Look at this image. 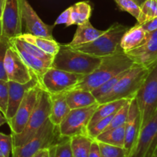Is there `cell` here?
<instances>
[{
	"label": "cell",
	"instance_id": "1",
	"mask_svg": "<svg viewBox=\"0 0 157 157\" xmlns=\"http://www.w3.org/2000/svg\"><path fill=\"white\" fill-rule=\"evenodd\" d=\"M133 64L132 59L123 51L102 58L99 66L93 72L84 76L73 89L92 91L114 76L129 69Z\"/></svg>",
	"mask_w": 157,
	"mask_h": 157
},
{
	"label": "cell",
	"instance_id": "2",
	"mask_svg": "<svg viewBox=\"0 0 157 157\" xmlns=\"http://www.w3.org/2000/svg\"><path fill=\"white\" fill-rule=\"evenodd\" d=\"M101 61L99 57L80 52L68 44H59V49L52 59V67L86 76L93 72Z\"/></svg>",
	"mask_w": 157,
	"mask_h": 157
},
{
	"label": "cell",
	"instance_id": "3",
	"mask_svg": "<svg viewBox=\"0 0 157 157\" xmlns=\"http://www.w3.org/2000/svg\"><path fill=\"white\" fill-rule=\"evenodd\" d=\"M129 28L119 23H114L93 41L72 48L99 58L110 56L123 51L120 47V42L123 35Z\"/></svg>",
	"mask_w": 157,
	"mask_h": 157
},
{
	"label": "cell",
	"instance_id": "4",
	"mask_svg": "<svg viewBox=\"0 0 157 157\" xmlns=\"http://www.w3.org/2000/svg\"><path fill=\"white\" fill-rule=\"evenodd\" d=\"M51 110L50 94L41 87L33 111L22 133L12 134V145L18 147L29 141L49 120Z\"/></svg>",
	"mask_w": 157,
	"mask_h": 157
},
{
	"label": "cell",
	"instance_id": "5",
	"mask_svg": "<svg viewBox=\"0 0 157 157\" xmlns=\"http://www.w3.org/2000/svg\"><path fill=\"white\" fill-rule=\"evenodd\" d=\"M149 72V68L134 64L119 80L112 91L99 104L116 100H131L135 98Z\"/></svg>",
	"mask_w": 157,
	"mask_h": 157
},
{
	"label": "cell",
	"instance_id": "6",
	"mask_svg": "<svg viewBox=\"0 0 157 157\" xmlns=\"http://www.w3.org/2000/svg\"><path fill=\"white\" fill-rule=\"evenodd\" d=\"M141 118V129L157 111V61L149 72L135 95Z\"/></svg>",
	"mask_w": 157,
	"mask_h": 157
},
{
	"label": "cell",
	"instance_id": "7",
	"mask_svg": "<svg viewBox=\"0 0 157 157\" xmlns=\"http://www.w3.org/2000/svg\"><path fill=\"white\" fill-rule=\"evenodd\" d=\"M61 138L58 126L47 120L29 141L21 146L12 147V157H32L40 150L49 149Z\"/></svg>",
	"mask_w": 157,
	"mask_h": 157
},
{
	"label": "cell",
	"instance_id": "8",
	"mask_svg": "<svg viewBox=\"0 0 157 157\" xmlns=\"http://www.w3.org/2000/svg\"><path fill=\"white\" fill-rule=\"evenodd\" d=\"M84 76L51 67L40 78L39 84L49 94L66 93L72 90Z\"/></svg>",
	"mask_w": 157,
	"mask_h": 157
},
{
	"label": "cell",
	"instance_id": "9",
	"mask_svg": "<svg viewBox=\"0 0 157 157\" xmlns=\"http://www.w3.org/2000/svg\"><path fill=\"white\" fill-rule=\"evenodd\" d=\"M99 105L96 103L89 107L71 110L58 126L61 136L70 138L74 135L87 134V127Z\"/></svg>",
	"mask_w": 157,
	"mask_h": 157
},
{
	"label": "cell",
	"instance_id": "10",
	"mask_svg": "<svg viewBox=\"0 0 157 157\" xmlns=\"http://www.w3.org/2000/svg\"><path fill=\"white\" fill-rule=\"evenodd\" d=\"M0 24L2 35L8 40L22 34L19 0H4L2 6Z\"/></svg>",
	"mask_w": 157,
	"mask_h": 157
},
{
	"label": "cell",
	"instance_id": "11",
	"mask_svg": "<svg viewBox=\"0 0 157 157\" xmlns=\"http://www.w3.org/2000/svg\"><path fill=\"white\" fill-rule=\"evenodd\" d=\"M157 147V111L140 130L138 138L128 157H152Z\"/></svg>",
	"mask_w": 157,
	"mask_h": 157
},
{
	"label": "cell",
	"instance_id": "12",
	"mask_svg": "<svg viewBox=\"0 0 157 157\" xmlns=\"http://www.w3.org/2000/svg\"><path fill=\"white\" fill-rule=\"evenodd\" d=\"M19 8L22 23L26 29L25 33L54 39L52 29L55 25H49L43 22L27 0H19Z\"/></svg>",
	"mask_w": 157,
	"mask_h": 157
},
{
	"label": "cell",
	"instance_id": "13",
	"mask_svg": "<svg viewBox=\"0 0 157 157\" xmlns=\"http://www.w3.org/2000/svg\"><path fill=\"white\" fill-rule=\"evenodd\" d=\"M40 89L41 85L38 84L33 88L30 89L26 94L15 115L7 122L10 127L12 134H18L24 130L33 111Z\"/></svg>",
	"mask_w": 157,
	"mask_h": 157
},
{
	"label": "cell",
	"instance_id": "14",
	"mask_svg": "<svg viewBox=\"0 0 157 157\" xmlns=\"http://www.w3.org/2000/svg\"><path fill=\"white\" fill-rule=\"evenodd\" d=\"M4 67L8 81L26 84L32 79L33 75L16 51L10 44L5 56Z\"/></svg>",
	"mask_w": 157,
	"mask_h": 157
},
{
	"label": "cell",
	"instance_id": "15",
	"mask_svg": "<svg viewBox=\"0 0 157 157\" xmlns=\"http://www.w3.org/2000/svg\"><path fill=\"white\" fill-rule=\"evenodd\" d=\"M125 53L134 64L149 68L157 61V29L149 32L144 44Z\"/></svg>",
	"mask_w": 157,
	"mask_h": 157
},
{
	"label": "cell",
	"instance_id": "16",
	"mask_svg": "<svg viewBox=\"0 0 157 157\" xmlns=\"http://www.w3.org/2000/svg\"><path fill=\"white\" fill-rule=\"evenodd\" d=\"M8 82H9V99H8L7 110L5 115L7 119V122L15 115L26 94L30 89L40 84L39 81L34 74L32 79L26 84H19L10 81H8Z\"/></svg>",
	"mask_w": 157,
	"mask_h": 157
},
{
	"label": "cell",
	"instance_id": "17",
	"mask_svg": "<svg viewBox=\"0 0 157 157\" xmlns=\"http://www.w3.org/2000/svg\"><path fill=\"white\" fill-rule=\"evenodd\" d=\"M141 130V118L135 97L130 100L129 113L125 124L124 149L128 156L132 151Z\"/></svg>",
	"mask_w": 157,
	"mask_h": 157
},
{
	"label": "cell",
	"instance_id": "18",
	"mask_svg": "<svg viewBox=\"0 0 157 157\" xmlns=\"http://www.w3.org/2000/svg\"><path fill=\"white\" fill-rule=\"evenodd\" d=\"M149 32H146L139 25L136 24L132 28H129L125 32L120 42V47L124 52L139 47L147 39Z\"/></svg>",
	"mask_w": 157,
	"mask_h": 157
},
{
	"label": "cell",
	"instance_id": "19",
	"mask_svg": "<svg viewBox=\"0 0 157 157\" xmlns=\"http://www.w3.org/2000/svg\"><path fill=\"white\" fill-rule=\"evenodd\" d=\"M10 45L16 51V52L19 55L20 58H22V60L27 65L29 70L31 71V72L37 77L38 81L42 78V76L44 75L45 72L49 67H52V61H46V60L41 59V58L33 56V55H30V54H29L26 51L23 50L22 48L18 47V46L12 45V44H10Z\"/></svg>",
	"mask_w": 157,
	"mask_h": 157
},
{
	"label": "cell",
	"instance_id": "20",
	"mask_svg": "<svg viewBox=\"0 0 157 157\" xmlns=\"http://www.w3.org/2000/svg\"><path fill=\"white\" fill-rule=\"evenodd\" d=\"M51 110L49 120L55 126H59L71 109L66 101V93L50 94Z\"/></svg>",
	"mask_w": 157,
	"mask_h": 157
},
{
	"label": "cell",
	"instance_id": "21",
	"mask_svg": "<svg viewBox=\"0 0 157 157\" xmlns=\"http://www.w3.org/2000/svg\"><path fill=\"white\" fill-rule=\"evenodd\" d=\"M105 31L95 29L92 26L90 21H88L84 24L78 25L73 38L67 44L71 47H74V46L87 44L99 38L100 35L104 33Z\"/></svg>",
	"mask_w": 157,
	"mask_h": 157
},
{
	"label": "cell",
	"instance_id": "22",
	"mask_svg": "<svg viewBox=\"0 0 157 157\" xmlns=\"http://www.w3.org/2000/svg\"><path fill=\"white\" fill-rule=\"evenodd\" d=\"M66 101L71 110L89 107L96 104L97 101L89 90L73 89L66 93Z\"/></svg>",
	"mask_w": 157,
	"mask_h": 157
},
{
	"label": "cell",
	"instance_id": "23",
	"mask_svg": "<svg viewBox=\"0 0 157 157\" xmlns=\"http://www.w3.org/2000/svg\"><path fill=\"white\" fill-rule=\"evenodd\" d=\"M16 38L33 44L35 47L38 48L46 53L49 54L52 56H55L59 49V44H58L55 39H49L29 33H22Z\"/></svg>",
	"mask_w": 157,
	"mask_h": 157
},
{
	"label": "cell",
	"instance_id": "24",
	"mask_svg": "<svg viewBox=\"0 0 157 157\" xmlns=\"http://www.w3.org/2000/svg\"><path fill=\"white\" fill-rule=\"evenodd\" d=\"M94 140L87 134H77L70 137L71 150L73 157H88Z\"/></svg>",
	"mask_w": 157,
	"mask_h": 157
},
{
	"label": "cell",
	"instance_id": "25",
	"mask_svg": "<svg viewBox=\"0 0 157 157\" xmlns=\"http://www.w3.org/2000/svg\"><path fill=\"white\" fill-rule=\"evenodd\" d=\"M95 140L98 142L124 148L125 125L106 130L99 135Z\"/></svg>",
	"mask_w": 157,
	"mask_h": 157
},
{
	"label": "cell",
	"instance_id": "26",
	"mask_svg": "<svg viewBox=\"0 0 157 157\" xmlns=\"http://www.w3.org/2000/svg\"><path fill=\"white\" fill-rule=\"evenodd\" d=\"M70 9L72 25H79L89 21L92 13V8L88 2H78L73 6H70Z\"/></svg>",
	"mask_w": 157,
	"mask_h": 157
},
{
	"label": "cell",
	"instance_id": "27",
	"mask_svg": "<svg viewBox=\"0 0 157 157\" xmlns=\"http://www.w3.org/2000/svg\"><path fill=\"white\" fill-rule=\"evenodd\" d=\"M126 101L127 100L121 99L99 104L95 111L94 112L89 124H93L100 119L115 114Z\"/></svg>",
	"mask_w": 157,
	"mask_h": 157
},
{
	"label": "cell",
	"instance_id": "28",
	"mask_svg": "<svg viewBox=\"0 0 157 157\" xmlns=\"http://www.w3.org/2000/svg\"><path fill=\"white\" fill-rule=\"evenodd\" d=\"M9 42L10 44L18 46V47L22 48L23 50L26 51V52H28L30 55L37 57L38 58H41V59L52 61V59L54 58V56L49 55V54L46 53V52H43L42 50L39 49L38 48L35 47L33 44H30V43L27 42V41H24V40L19 39V38H16V37L9 39Z\"/></svg>",
	"mask_w": 157,
	"mask_h": 157
},
{
	"label": "cell",
	"instance_id": "29",
	"mask_svg": "<svg viewBox=\"0 0 157 157\" xmlns=\"http://www.w3.org/2000/svg\"><path fill=\"white\" fill-rule=\"evenodd\" d=\"M49 157H73L71 150L70 138L62 137L49 149Z\"/></svg>",
	"mask_w": 157,
	"mask_h": 157
},
{
	"label": "cell",
	"instance_id": "30",
	"mask_svg": "<svg viewBox=\"0 0 157 157\" xmlns=\"http://www.w3.org/2000/svg\"><path fill=\"white\" fill-rule=\"evenodd\" d=\"M157 17V0H146L140 6V13L137 24L141 25Z\"/></svg>",
	"mask_w": 157,
	"mask_h": 157
},
{
	"label": "cell",
	"instance_id": "31",
	"mask_svg": "<svg viewBox=\"0 0 157 157\" xmlns=\"http://www.w3.org/2000/svg\"><path fill=\"white\" fill-rule=\"evenodd\" d=\"M125 71L122 72V73L119 74V75H115L113 78H112L111 79H109V81H107L106 82H105L104 84H103L102 85H100L99 87H98L97 88L94 89L92 91H91L93 94V96L95 97V98L96 99L97 102L99 104L111 91H112V89L114 88V87L115 86V84H117V82L119 81V80L123 77V75H124Z\"/></svg>",
	"mask_w": 157,
	"mask_h": 157
},
{
	"label": "cell",
	"instance_id": "32",
	"mask_svg": "<svg viewBox=\"0 0 157 157\" xmlns=\"http://www.w3.org/2000/svg\"><path fill=\"white\" fill-rule=\"evenodd\" d=\"M113 116L114 114L111 115V116L107 117L99 120V121L93 123V124H89L87 127L88 136H90L92 139L95 140L99 135L101 134L102 133H103L107 129V127H109L111 121H112Z\"/></svg>",
	"mask_w": 157,
	"mask_h": 157
},
{
	"label": "cell",
	"instance_id": "33",
	"mask_svg": "<svg viewBox=\"0 0 157 157\" xmlns=\"http://www.w3.org/2000/svg\"><path fill=\"white\" fill-rule=\"evenodd\" d=\"M129 105H130V100H127V101L122 106L121 108L114 114L110 124L106 130H109L111 129L116 128L120 126L125 125L126 120H127L128 113H129Z\"/></svg>",
	"mask_w": 157,
	"mask_h": 157
},
{
	"label": "cell",
	"instance_id": "34",
	"mask_svg": "<svg viewBox=\"0 0 157 157\" xmlns=\"http://www.w3.org/2000/svg\"><path fill=\"white\" fill-rule=\"evenodd\" d=\"M99 144L102 157H128V152L123 147H115L100 142Z\"/></svg>",
	"mask_w": 157,
	"mask_h": 157
},
{
	"label": "cell",
	"instance_id": "35",
	"mask_svg": "<svg viewBox=\"0 0 157 157\" xmlns=\"http://www.w3.org/2000/svg\"><path fill=\"white\" fill-rule=\"evenodd\" d=\"M9 47V40L2 33L1 24H0V80H5V81H8V79L7 76H6V71H5L4 60L6 51H7Z\"/></svg>",
	"mask_w": 157,
	"mask_h": 157
},
{
	"label": "cell",
	"instance_id": "36",
	"mask_svg": "<svg viewBox=\"0 0 157 157\" xmlns=\"http://www.w3.org/2000/svg\"><path fill=\"white\" fill-rule=\"evenodd\" d=\"M121 10L125 11L137 19L140 13V6L133 0H115Z\"/></svg>",
	"mask_w": 157,
	"mask_h": 157
},
{
	"label": "cell",
	"instance_id": "37",
	"mask_svg": "<svg viewBox=\"0 0 157 157\" xmlns=\"http://www.w3.org/2000/svg\"><path fill=\"white\" fill-rule=\"evenodd\" d=\"M9 99V82L0 80V110L6 115Z\"/></svg>",
	"mask_w": 157,
	"mask_h": 157
},
{
	"label": "cell",
	"instance_id": "38",
	"mask_svg": "<svg viewBox=\"0 0 157 157\" xmlns=\"http://www.w3.org/2000/svg\"><path fill=\"white\" fill-rule=\"evenodd\" d=\"M12 147V135L5 134L0 132V150L4 157H10Z\"/></svg>",
	"mask_w": 157,
	"mask_h": 157
},
{
	"label": "cell",
	"instance_id": "39",
	"mask_svg": "<svg viewBox=\"0 0 157 157\" xmlns=\"http://www.w3.org/2000/svg\"><path fill=\"white\" fill-rule=\"evenodd\" d=\"M70 7L66 9L64 12L60 14L59 16L57 18V19L55 21V26L57 25H65L66 27L72 25L71 23V18H70Z\"/></svg>",
	"mask_w": 157,
	"mask_h": 157
},
{
	"label": "cell",
	"instance_id": "40",
	"mask_svg": "<svg viewBox=\"0 0 157 157\" xmlns=\"http://www.w3.org/2000/svg\"><path fill=\"white\" fill-rule=\"evenodd\" d=\"M146 32H152L153 31L156 30L157 29V17L156 18H153L152 20L146 21V22L143 23V24L139 25Z\"/></svg>",
	"mask_w": 157,
	"mask_h": 157
},
{
	"label": "cell",
	"instance_id": "41",
	"mask_svg": "<svg viewBox=\"0 0 157 157\" xmlns=\"http://www.w3.org/2000/svg\"><path fill=\"white\" fill-rule=\"evenodd\" d=\"M88 157H102L99 144L95 140H94L92 141V145H91L90 151H89V156Z\"/></svg>",
	"mask_w": 157,
	"mask_h": 157
},
{
	"label": "cell",
	"instance_id": "42",
	"mask_svg": "<svg viewBox=\"0 0 157 157\" xmlns=\"http://www.w3.org/2000/svg\"><path fill=\"white\" fill-rule=\"evenodd\" d=\"M5 124H7V119L2 113V112L0 110V127Z\"/></svg>",
	"mask_w": 157,
	"mask_h": 157
},
{
	"label": "cell",
	"instance_id": "43",
	"mask_svg": "<svg viewBox=\"0 0 157 157\" xmlns=\"http://www.w3.org/2000/svg\"><path fill=\"white\" fill-rule=\"evenodd\" d=\"M46 150H47V149H46V150H40V151H38V153H35V154L32 157H43V156H44V154H45V153H46Z\"/></svg>",
	"mask_w": 157,
	"mask_h": 157
},
{
	"label": "cell",
	"instance_id": "44",
	"mask_svg": "<svg viewBox=\"0 0 157 157\" xmlns=\"http://www.w3.org/2000/svg\"><path fill=\"white\" fill-rule=\"evenodd\" d=\"M133 1H134V2H136L137 4H138L139 6H141L142 4H143V2H144L145 1H146V0H133Z\"/></svg>",
	"mask_w": 157,
	"mask_h": 157
},
{
	"label": "cell",
	"instance_id": "45",
	"mask_svg": "<svg viewBox=\"0 0 157 157\" xmlns=\"http://www.w3.org/2000/svg\"><path fill=\"white\" fill-rule=\"evenodd\" d=\"M43 157H49V150H46V153H45L44 156H43Z\"/></svg>",
	"mask_w": 157,
	"mask_h": 157
},
{
	"label": "cell",
	"instance_id": "46",
	"mask_svg": "<svg viewBox=\"0 0 157 157\" xmlns=\"http://www.w3.org/2000/svg\"><path fill=\"white\" fill-rule=\"evenodd\" d=\"M3 1L4 0H0V17H1V11H2V6Z\"/></svg>",
	"mask_w": 157,
	"mask_h": 157
},
{
	"label": "cell",
	"instance_id": "47",
	"mask_svg": "<svg viewBox=\"0 0 157 157\" xmlns=\"http://www.w3.org/2000/svg\"><path fill=\"white\" fill-rule=\"evenodd\" d=\"M0 157H4V156L2 155V153L1 150H0Z\"/></svg>",
	"mask_w": 157,
	"mask_h": 157
},
{
	"label": "cell",
	"instance_id": "48",
	"mask_svg": "<svg viewBox=\"0 0 157 157\" xmlns=\"http://www.w3.org/2000/svg\"><path fill=\"white\" fill-rule=\"evenodd\" d=\"M155 157H157V156H155Z\"/></svg>",
	"mask_w": 157,
	"mask_h": 157
}]
</instances>
